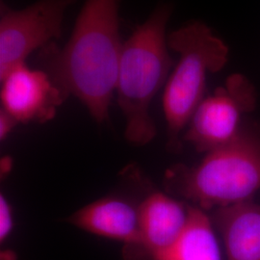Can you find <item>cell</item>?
<instances>
[{"instance_id":"6da1fadb","label":"cell","mask_w":260,"mask_h":260,"mask_svg":"<svg viewBox=\"0 0 260 260\" xmlns=\"http://www.w3.org/2000/svg\"><path fill=\"white\" fill-rule=\"evenodd\" d=\"M119 29V0H86L65 47L50 44L40 55L52 81L99 123L108 120L117 91L123 47Z\"/></svg>"},{"instance_id":"7a4b0ae2","label":"cell","mask_w":260,"mask_h":260,"mask_svg":"<svg viewBox=\"0 0 260 260\" xmlns=\"http://www.w3.org/2000/svg\"><path fill=\"white\" fill-rule=\"evenodd\" d=\"M173 9L170 3L159 4L122 47L118 103L125 119V138L137 146L147 145L156 134L149 108L173 66L166 36Z\"/></svg>"},{"instance_id":"3957f363","label":"cell","mask_w":260,"mask_h":260,"mask_svg":"<svg viewBox=\"0 0 260 260\" xmlns=\"http://www.w3.org/2000/svg\"><path fill=\"white\" fill-rule=\"evenodd\" d=\"M170 191L204 209L251 202L260 190V127L243 124L229 143L206 152L196 166L168 171Z\"/></svg>"},{"instance_id":"277c9868","label":"cell","mask_w":260,"mask_h":260,"mask_svg":"<svg viewBox=\"0 0 260 260\" xmlns=\"http://www.w3.org/2000/svg\"><path fill=\"white\" fill-rule=\"evenodd\" d=\"M167 43L169 48L179 55L163 93L169 144L176 149L180 132L205 99L207 75L223 69L230 49L223 40L199 20L171 32Z\"/></svg>"},{"instance_id":"5b68a950","label":"cell","mask_w":260,"mask_h":260,"mask_svg":"<svg viewBox=\"0 0 260 260\" xmlns=\"http://www.w3.org/2000/svg\"><path fill=\"white\" fill-rule=\"evenodd\" d=\"M257 94L251 81L233 74L223 86L200 103L184 139L200 152H208L229 143L239 133L244 117L254 110Z\"/></svg>"},{"instance_id":"8992f818","label":"cell","mask_w":260,"mask_h":260,"mask_svg":"<svg viewBox=\"0 0 260 260\" xmlns=\"http://www.w3.org/2000/svg\"><path fill=\"white\" fill-rule=\"evenodd\" d=\"M76 0H38L21 10L1 4L0 79L25 64L34 50L44 48L62 34L66 10Z\"/></svg>"},{"instance_id":"52a82bcc","label":"cell","mask_w":260,"mask_h":260,"mask_svg":"<svg viewBox=\"0 0 260 260\" xmlns=\"http://www.w3.org/2000/svg\"><path fill=\"white\" fill-rule=\"evenodd\" d=\"M2 109L21 123H45L56 116L68 98L45 71L25 64L1 79Z\"/></svg>"},{"instance_id":"ba28073f","label":"cell","mask_w":260,"mask_h":260,"mask_svg":"<svg viewBox=\"0 0 260 260\" xmlns=\"http://www.w3.org/2000/svg\"><path fill=\"white\" fill-rule=\"evenodd\" d=\"M139 241L126 250V260H157L185 229L189 205L162 193L152 192L138 205Z\"/></svg>"},{"instance_id":"9c48e42d","label":"cell","mask_w":260,"mask_h":260,"mask_svg":"<svg viewBox=\"0 0 260 260\" xmlns=\"http://www.w3.org/2000/svg\"><path fill=\"white\" fill-rule=\"evenodd\" d=\"M68 222L87 233L122 242L125 251L139 241L138 206L120 197L94 201L70 216Z\"/></svg>"},{"instance_id":"30bf717a","label":"cell","mask_w":260,"mask_h":260,"mask_svg":"<svg viewBox=\"0 0 260 260\" xmlns=\"http://www.w3.org/2000/svg\"><path fill=\"white\" fill-rule=\"evenodd\" d=\"M212 222L228 260H260V205L252 202L215 209Z\"/></svg>"},{"instance_id":"8fae6325","label":"cell","mask_w":260,"mask_h":260,"mask_svg":"<svg viewBox=\"0 0 260 260\" xmlns=\"http://www.w3.org/2000/svg\"><path fill=\"white\" fill-rule=\"evenodd\" d=\"M157 260H222L212 219L204 209L189 205L185 229Z\"/></svg>"},{"instance_id":"7c38bea8","label":"cell","mask_w":260,"mask_h":260,"mask_svg":"<svg viewBox=\"0 0 260 260\" xmlns=\"http://www.w3.org/2000/svg\"><path fill=\"white\" fill-rule=\"evenodd\" d=\"M14 228L13 208L3 194L0 195V241H5Z\"/></svg>"},{"instance_id":"4fadbf2b","label":"cell","mask_w":260,"mask_h":260,"mask_svg":"<svg viewBox=\"0 0 260 260\" xmlns=\"http://www.w3.org/2000/svg\"><path fill=\"white\" fill-rule=\"evenodd\" d=\"M19 123L9 113L1 108L0 111V140L4 141L9 136L14 127Z\"/></svg>"},{"instance_id":"5bb4252c","label":"cell","mask_w":260,"mask_h":260,"mask_svg":"<svg viewBox=\"0 0 260 260\" xmlns=\"http://www.w3.org/2000/svg\"><path fill=\"white\" fill-rule=\"evenodd\" d=\"M16 254L11 251H5L1 253V260H15Z\"/></svg>"}]
</instances>
